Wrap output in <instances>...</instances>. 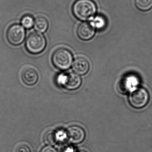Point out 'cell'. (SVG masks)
<instances>
[{
  "label": "cell",
  "instance_id": "1",
  "mask_svg": "<svg viewBox=\"0 0 152 152\" xmlns=\"http://www.w3.org/2000/svg\"><path fill=\"white\" fill-rule=\"evenodd\" d=\"M72 11L75 17L79 19L87 20L95 14L96 4L92 0H77L73 4Z\"/></svg>",
  "mask_w": 152,
  "mask_h": 152
},
{
  "label": "cell",
  "instance_id": "2",
  "mask_svg": "<svg viewBox=\"0 0 152 152\" xmlns=\"http://www.w3.org/2000/svg\"><path fill=\"white\" fill-rule=\"evenodd\" d=\"M52 62L55 67L59 70L68 69L73 61V56L70 51L64 48H58L52 55Z\"/></svg>",
  "mask_w": 152,
  "mask_h": 152
},
{
  "label": "cell",
  "instance_id": "3",
  "mask_svg": "<svg viewBox=\"0 0 152 152\" xmlns=\"http://www.w3.org/2000/svg\"><path fill=\"white\" fill-rule=\"evenodd\" d=\"M46 44L45 37L42 34L34 32L28 37L26 42V47L29 53L37 54L45 50Z\"/></svg>",
  "mask_w": 152,
  "mask_h": 152
},
{
  "label": "cell",
  "instance_id": "4",
  "mask_svg": "<svg viewBox=\"0 0 152 152\" xmlns=\"http://www.w3.org/2000/svg\"><path fill=\"white\" fill-rule=\"evenodd\" d=\"M150 98L149 93L143 88H139L129 95V101L130 105L135 109H142L148 104Z\"/></svg>",
  "mask_w": 152,
  "mask_h": 152
},
{
  "label": "cell",
  "instance_id": "5",
  "mask_svg": "<svg viewBox=\"0 0 152 152\" xmlns=\"http://www.w3.org/2000/svg\"><path fill=\"white\" fill-rule=\"evenodd\" d=\"M25 35L26 32L24 28L18 24H14L8 28L6 37L10 44L18 45L24 41Z\"/></svg>",
  "mask_w": 152,
  "mask_h": 152
},
{
  "label": "cell",
  "instance_id": "6",
  "mask_svg": "<svg viewBox=\"0 0 152 152\" xmlns=\"http://www.w3.org/2000/svg\"><path fill=\"white\" fill-rule=\"evenodd\" d=\"M67 139L71 143L77 144L82 142L85 138L86 134L83 128L78 126H72L66 130Z\"/></svg>",
  "mask_w": 152,
  "mask_h": 152
},
{
  "label": "cell",
  "instance_id": "7",
  "mask_svg": "<svg viewBox=\"0 0 152 152\" xmlns=\"http://www.w3.org/2000/svg\"><path fill=\"white\" fill-rule=\"evenodd\" d=\"M82 83L81 77L77 74L68 73L62 77L61 84L63 88L69 90H74L79 88Z\"/></svg>",
  "mask_w": 152,
  "mask_h": 152
},
{
  "label": "cell",
  "instance_id": "8",
  "mask_svg": "<svg viewBox=\"0 0 152 152\" xmlns=\"http://www.w3.org/2000/svg\"><path fill=\"white\" fill-rule=\"evenodd\" d=\"M66 139V131L62 129L50 130L45 134L44 136L45 142L50 146L63 143Z\"/></svg>",
  "mask_w": 152,
  "mask_h": 152
},
{
  "label": "cell",
  "instance_id": "9",
  "mask_svg": "<svg viewBox=\"0 0 152 152\" xmlns=\"http://www.w3.org/2000/svg\"><path fill=\"white\" fill-rule=\"evenodd\" d=\"M95 34V28L92 23L83 22L78 27L77 30L78 36L83 41L92 39Z\"/></svg>",
  "mask_w": 152,
  "mask_h": 152
},
{
  "label": "cell",
  "instance_id": "10",
  "mask_svg": "<svg viewBox=\"0 0 152 152\" xmlns=\"http://www.w3.org/2000/svg\"><path fill=\"white\" fill-rule=\"evenodd\" d=\"M21 78L23 83L27 86H34L38 81V74L34 69L28 67L21 71Z\"/></svg>",
  "mask_w": 152,
  "mask_h": 152
},
{
  "label": "cell",
  "instance_id": "11",
  "mask_svg": "<svg viewBox=\"0 0 152 152\" xmlns=\"http://www.w3.org/2000/svg\"><path fill=\"white\" fill-rule=\"evenodd\" d=\"M90 65L88 61L83 58L79 57L74 61L73 64V69L77 75H85L89 71Z\"/></svg>",
  "mask_w": 152,
  "mask_h": 152
},
{
  "label": "cell",
  "instance_id": "12",
  "mask_svg": "<svg viewBox=\"0 0 152 152\" xmlns=\"http://www.w3.org/2000/svg\"><path fill=\"white\" fill-rule=\"evenodd\" d=\"M137 80L133 77H126L121 80L118 84V88L120 92L126 93L129 91L132 87L137 85Z\"/></svg>",
  "mask_w": 152,
  "mask_h": 152
},
{
  "label": "cell",
  "instance_id": "13",
  "mask_svg": "<svg viewBox=\"0 0 152 152\" xmlns=\"http://www.w3.org/2000/svg\"><path fill=\"white\" fill-rule=\"evenodd\" d=\"M49 26L48 20L43 17H38L35 21L34 26L37 31L44 33L46 31Z\"/></svg>",
  "mask_w": 152,
  "mask_h": 152
},
{
  "label": "cell",
  "instance_id": "14",
  "mask_svg": "<svg viewBox=\"0 0 152 152\" xmlns=\"http://www.w3.org/2000/svg\"><path fill=\"white\" fill-rule=\"evenodd\" d=\"M135 5L138 10L146 11L152 8V0H135Z\"/></svg>",
  "mask_w": 152,
  "mask_h": 152
},
{
  "label": "cell",
  "instance_id": "15",
  "mask_svg": "<svg viewBox=\"0 0 152 152\" xmlns=\"http://www.w3.org/2000/svg\"><path fill=\"white\" fill-rule=\"evenodd\" d=\"M91 23L95 28L102 29L106 26V20L103 16H97L94 18Z\"/></svg>",
  "mask_w": 152,
  "mask_h": 152
},
{
  "label": "cell",
  "instance_id": "16",
  "mask_svg": "<svg viewBox=\"0 0 152 152\" xmlns=\"http://www.w3.org/2000/svg\"><path fill=\"white\" fill-rule=\"evenodd\" d=\"M21 23L23 27L26 28H30L35 24V20L33 17L30 15H25L21 19Z\"/></svg>",
  "mask_w": 152,
  "mask_h": 152
},
{
  "label": "cell",
  "instance_id": "17",
  "mask_svg": "<svg viewBox=\"0 0 152 152\" xmlns=\"http://www.w3.org/2000/svg\"><path fill=\"white\" fill-rule=\"evenodd\" d=\"M60 152H75L73 146L68 144H64L61 147Z\"/></svg>",
  "mask_w": 152,
  "mask_h": 152
},
{
  "label": "cell",
  "instance_id": "18",
  "mask_svg": "<svg viewBox=\"0 0 152 152\" xmlns=\"http://www.w3.org/2000/svg\"><path fill=\"white\" fill-rule=\"evenodd\" d=\"M16 152H30V150L27 145H21L17 147Z\"/></svg>",
  "mask_w": 152,
  "mask_h": 152
},
{
  "label": "cell",
  "instance_id": "19",
  "mask_svg": "<svg viewBox=\"0 0 152 152\" xmlns=\"http://www.w3.org/2000/svg\"><path fill=\"white\" fill-rule=\"evenodd\" d=\"M40 152H59L55 148L50 145L45 146L41 150Z\"/></svg>",
  "mask_w": 152,
  "mask_h": 152
},
{
  "label": "cell",
  "instance_id": "20",
  "mask_svg": "<svg viewBox=\"0 0 152 152\" xmlns=\"http://www.w3.org/2000/svg\"><path fill=\"white\" fill-rule=\"evenodd\" d=\"M78 152H87L85 151H79Z\"/></svg>",
  "mask_w": 152,
  "mask_h": 152
}]
</instances>
